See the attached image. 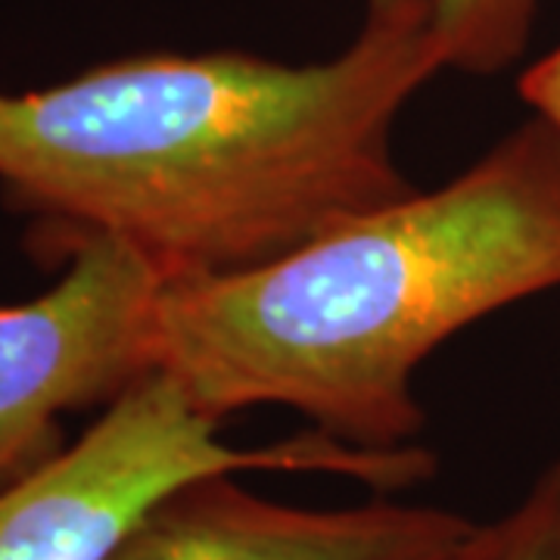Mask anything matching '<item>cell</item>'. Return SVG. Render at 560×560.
<instances>
[{
  "instance_id": "52a82bcc",
  "label": "cell",
  "mask_w": 560,
  "mask_h": 560,
  "mask_svg": "<svg viewBox=\"0 0 560 560\" xmlns=\"http://www.w3.org/2000/svg\"><path fill=\"white\" fill-rule=\"evenodd\" d=\"M445 560H560V458L541 467L511 511L474 523Z\"/></svg>"
},
{
  "instance_id": "8992f818",
  "label": "cell",
  "mask_w": 560,
  "mask_h": 560,
  "mask_svg": "<svg viewBox=\"0 0 560 560\" xmlns=\"http://www.w3.org/2000/svg\"><path fill=\"white\" fill-rule=\"evenodd\" d=\"M539 0H368V20L401 22L436 44L442 69L495 75L521 60Z\"/></svg>"
},
{
  "instance_id": "7a4b0ae2",
  "label": "cell",
  "mask_w": 560,
  "mask_h": 560,
  "mask_svg": "<svg viewBox=\"0 0 560 560\" xmlns=\"http://www.w3.org/2000/svg\"><path fill=\"white\" fill-rule=\"evenodd\" d=\"M560 290V128L529 116L415 190L259 268L162 280L156 371L209 418L283 405L330 440L418 445L415 371L464 327Z\"/></svg>"
},
{
  "instance_id": "3957f363",
  "label": "cell",
  "mask_w": 560,
  "mask_h": 560,
  "mask_svg": "<svg viewBox=\"0 0 560 560\" xmlns=\"http://www.w3.org/2000/svg\"><path fill=\"white\" fill-rule=\"evenodd\" d=\"M221 423L147 374L75 445L0 486V560H106L156 501L212 474H334L396 495L436 470L420 445L374 452L308 430L243 448L219 440Z\"/></svg>"
},
{
  "instance_id": "5b68a950",
  "label": "cell",
  "mask_w": 560,
  "mask_h": 560,
  "mask_svg": "<svg viewBox=\"0 0 560 560\" xmlns=\"http://www.w3.org/2000/svg\"><path fill=\"white\" fill-rule=\"evenodd\" d=\"M212 474L172 489L106 560H445L474 521L436 504L374 499L300 508Z\"/></svg>"
},
{
  "instance_id": "ba28073f",
  "label": "cell",
  "mask_w": 560,
  "mask_h": 560,
  "mask_svg": "<svg viewBox=\"0 0 560 560\" xmlns=\"http://www.w3.org/2000/svg\"><path fill=\"white\" fill-rule=\"evenodd\" d=\"M521 97L536 116H545L560 128V47L523 72Z\"/></svg>"
},
{
  "instance_id": "277c9868",
  "label": "cell",
  "mask_w": 560,
  "mask_h": 560,
  "mask_svg": "<svg viewBox=\"0 0 560 560\" xmlns=\"http://www.w3.org/2000/svg\"><path fill=\"white\" fill-rule=\"evenodd\" d=\"M160 290L138 249L94 237L54 290L0 308V486L60 452L66 411L109 405L156 371Z\"/></svg>"
},
{
  "instance_id": "6da1fadb",
  "label": "cell",
  "mask_w": 560,
  "mask_h": 560,
  "mask_svg": "<svg viewBox=\"0 0 560 560\" xmlns=\"http://www.w3.org/2000/svg\"><path fill=\"white\" fill-rule=\"evenodd\" d=\"M436 44L364 20L340 57L150 54L0 94V184L69 241L138 249L162 280L219 278L415 194L393 153Z\"/></svg>"
}]
</instances>
